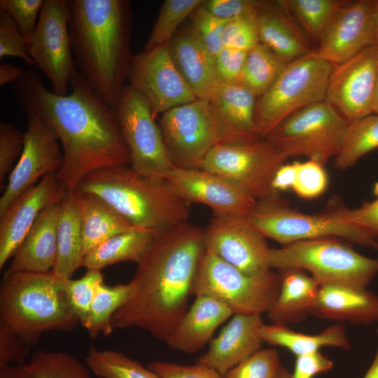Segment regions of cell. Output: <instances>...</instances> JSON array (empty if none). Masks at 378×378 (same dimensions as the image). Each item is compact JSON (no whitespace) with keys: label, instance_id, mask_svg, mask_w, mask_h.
Segmentation results:
<instances>
[{"label":"cell","instance_id":"6da1fadb","mask_svg":"<svg viewBox=\"0 0 378 378\" xmlns=\"http://www.w3.org/2000/svg\"><path fill=\"white\" fill-rule=\"evenodd\" d=\"M69 83L71 92L58 95L46 89L35 71L27 69L13 84V91L27 118L43 121L56 133L63 155L57 176L67 192H74L91 172L130 164V154L115 110L78 71Z\"/></svg>","mask_w":378,"mask_h":378},{"label":"cell","instance_id":"7a4b0ae2","mask_svg":"<svg viewBox=\"0 0 378 378\" xmlns=\"http://www.w3.org/2000/svg\"><path fill=\"white\" fill-rule=\"evenodd\" d=\"M204 229L188 222L156 232L130 281V299L114 314L113 328H139L166 342L187 312L206 251Z\"/></svg>","mask_w":378,"mask_h":378},{"label":"cell","instance_id":"3957f363","mask_svg":"<svg viewBox=\"0 0 378 378\" xmlns=\"http://www.w3.org/2000/svg\"><path fill=\"white\" fill-rule=\"evenodd\" d=\"M70 46L78 72L114 108L132 55L130 11L124 0H66Z\"/></svg>","mask_w":378,"mask_h":378},{"label":"cell","instance_id":"277c9868","mask_svg":"<svg viewBox=\"0 0 378 378\" xmlns=\"http://www.w3.org/2000/svg\"><path fill=\"white\" fill-rule=\"evenodd\" d=\"M76 189L100 197L135 227L154 232L186 223L190 216V204L181 199L166 181L145 177L129 165L106 167L91 172Z\"/></svg>","mask_w":378,"mask_h":378},{"label":"cell","instance_id":"5b68a950","mask_svg":"<svg viewBox=\"0 0 378 378\" xmlns=\"http://www.w3.org/2000/svg\"><path fill=\"white\" fill-rule=\"evenodd\" d=\"M68 281L52 271L4 276L0 286V322L30 346L44 332L73 330L79 321L69 298Z\"/></svg>","mask_w":378,"mask_h":378},{"label":"cell","instance_id":"8992f818","mask_svg":"<svg viewBox=\"0 0 378 378\" xmlns=\"http://www.w3.org/2000/svg\"><path fill=\"white\" fill-rule=\"evenodd\" d=\"M270 269L308 272L319 284L366 288L378 274V258L363 255L340 239L295 241L271 248Z\"/></svg>","mask_w":378,"mask_h":378},{"label":"cell","instance_id":"52a82bcc","mask_svg":"<svg viewBox=\"0 0 378 378\" xmlns=\"http://www.w3.org/2000/svg\"><path fill=\"white\" fill-rule=\"evenodd\" d=\"M333 64L314 50L290 62L272 86L257 99L255 124L260 139H265L293 113L326 101Z\"/></svg>","mask_w":378,"mask_h":378},{"label":"cell","instance_id":"ba28073f","mask_svg":"<svg viewBox=\"0 0 378 378\" xmlns=\"http://www.w3.org/2000/svg\"><path fill=\"white\" fill-rule=\"evenodd\" d=\"M248 219L265 237L283 246L303 240L336 238L378 251V240L368 231L328 212L301 213L290 208L279 195L257 201Z\"/></svg>","mask_w":378,"mask_h":378},{"label":"cell","instance_id":"9c48e42d","mask_svg":"<svg viewBox=\"0 0 378 378\" xmlns=\"http://www.w3.org/2000/svg\"><path fill=\"white\" fill-rule=\"evenodd\" d=\"M280 285L279 272L270 270L260 275H248L206 249L192 295L212 297L227 305L233 314H261L272 306Z\"/></svg>","mask_w":378,"mask_h":378},{"label":"cell","instance_id":"30bf717a","mask_svg":"<svg viewBox=\"0 0 378 378\" xmlns=\"http://www.w3.org/2000/svg\"><path fill=\"white\" fill-rule=\"evenodd\" d=\"M348 121L326 101L289 115L265 139L287 158L305 156L324 165L340 153Z\"/></svg>","mask_w":378,"mask_h":378},{"label":"cell","instance_id":"8fae6325","mask_svg":"<svg viewBox=\"0 0 378 378\" xmlns=\"http://www.w3.org/2000/svg\"><path fill=\"white\" fill-rule=\"evenodd\" d=\"M114 109L130 151V166L145 177L165 181L175 167L148 101L127 85L123 87Z\"/></svg>","mask_w":378,"mask_h":378},{"label":"cell","instance_id":"7c38bea8","mask_svg":"<svg viewBox=\"0 0 378 378\" xmlns=\"http://www.w3.org/2000/svg\"><path fill=\"white\" fill-rule=\"evenodd\" d=\"M287 159L267 139L216 144L201 169L229 179L258 201L279 195L272 188V181Z\"/></svg>","mask_w":378,"mask_h":378},{"label":"cell","instance_id":"4fadbf2b","mask_svg":"<svg viewBox=\"0 0 378 378\" xmlns=\"http://www.w3.org/2000/svg\"><path fill=\"white\" fill-rule=\"evenodd\" d=\"M159 127L175 167L201 169L218 144V132L209 101L197 99L162 113Z\"/></svg>","mask_w":378,"mask_h":378},{"label":"cell","instance_id":"5bb4252c","mask_svg":"<svg viewBox=\"0 0 378 378\" xmlns=\"http://www.w3.org/2000/svg\"><path fill=\"white\" fill-rule=\"evenodd\" d=\"M27 48L49 80L52 92L66 95L68 83L78 71L70 46L66 0H43Z\"/></svg>","mask_w":378,"mask_h":378},{"label":"cell","instance_id":"9a60e30c","mask_svg":"<svg viewBox=\"0 0 378 378\" xmlns=\"http://www.w3.org/2000/svg\"><path fill=\"white\" fill-rule=\"evenodd\" d=\"M204 231L206 249L244 273L258 276L272 270L270 248L248 216L214 214Z\"/></svg>","mask_w":378,"mask_h":378},{"label":"cell","instance_id":"2e32d148","mask_svg":"<svg viewBox=\"0 0 378 378\" xmlns=\"http://www.w3.org/2000/svg\"><path fill=\"white\" fill-rule=\"evenodd\" d=\"M126 77L148 101L154 116L198 99L177 70L169 44L132 55Z\"/></svg>","mask_w":378,"mask_h":378},{"label":"cell","instance_id":"e0dca14e","mask_svg":"<svg viewBox=\"0 0 378 378\" xmlns=\"http://www.w3.org/2000/svg\"><path fill=\"white\" fill-rule=\"evenodd\" d=\"M378 48L370 46L333 65L326 101L351 122L373 113Z\"/></svg>","mask_w":378,"mask_h":378},{"label":"cell","instance_id":"ac0fdd59","mask_svg":"<svg viewBox=\"0 0 378 378\" xmlns=\"http://www.w3.org/2000/svg\"><path fill=\"white\" fill-rule=\"evenodd\" d=\"M27 118L22 153L0 198V216L23 192L36 185L39 178L57 173L62 165L63 155L56 133L43 121Z\"/></svg>","mask_w":378,"mask_h":378},{"label":"cell","instance_id":"d6986e66","mask_svg":"<svg viewBox=\"0 0 378 378\" xmlns=\"http://www.w3.org/2000/svg\"><path fill=\"white\" fill-rule=\"evenodd\" d=\"M166 181L186 203L204 204L214 214L249 216L257 203L229 179L203 169L174 167Z\"/></svg>","mask_w":378,"mask_h":378},{"label":"cell","instance_id":"ffe728a7","mask_svg":"<svg viewBox=\"0 0 378 378\" xmlns=\"http://www.w3.org/2000/svg\"><path fill=\"white\" fill-rule=\"evenodd\" d=\"M373 2L344 1L319 38L316 54L336 65L374 46Z\"/></svg>","mask_w":378,"mask_h":378},{"label":"cell","instance_id":"44dd1931","mask_svg":"<svg viewBox=\"0 0 378 378\" xmlns=\"http://www.w3.org/2000/svg\"><path fill=\"white\" fill-rule=\"evenodd\" d=\"M68 192L59 181L57 173L48 174L23 192L0 216V269L12 258L39 214L62 202Z\"/></svg>","mask_w":378,"mask_h":378},{"label":"cell","instance_id":"7402d4cb","mask_svg":"<svg viewBox=\"0 0 378 378\" xmlns=\"http://www.w3.org/2000/svg\"><path fill=\"white\" fill-rule=\"evenodd\" d=\"M258 97L239 83H221L211 99L217 125L218 144L260 140L255 124Z\"/></svg>","mask_w":378,"mask_h":378},{"label":"cell","instance_id":"603a6c76","mask_svg":"<svg viewBox=\"0 0 378 378\" xmlns=\"http://www.w3.org/2000/svg\"><path fill=\"white\" fill-rule=\"evenodd\" d=\"M264 324L261 314H234L219 335L211 340L209 349L197 360V363L224 376L260 349L264 342L260 330Z\"/></svg>","mask_w":378,"mask_h":378},{"label":"cell","instance_id":"cb8c5ba5","mask_svg":"<svg viewBox=\"0 0 378 378\" xmlns=\"http://www.w3.org/2000/svg\"><path fill=\"white\" fill-rule=\"evenodd\" d=\"M172 59L181 76L198 99L210 101L222 83L215 57L190 27L169 43Z\"/></svg>","mask_w":378,"mask_h":378},{"label":"cell","instance_id":"d4e9b609","mask_svg":"<svg viewBox=\"0 0 378 378\" xmlns=\"http://www.w3.org/2000/svg\"><path fill=\"white\" fill-rule=\"evenodd\" d=\"M259 42L287 62L312 50L309 37L282 1H262L257 13Z\"/></svg>","mask_w":378,"mask_h":378},{"label":"cell","instance_id":"484cf974","mask_svg":"<svg viewBox=\"0 0 378 378\" xmlns=\"http://www.w3.org/2000/svg\"><path fill=\"white\" fill-rule=\"evenodd\" d=\"M61 202L43 209L15 251L4 276L17 272L52 271L57 255V223Z\"/></svg>","mask_w":378,"mask_h":378},{"label":"cell","instance_id":"4316f807","mask_svg":"<svg viewBox=\"0 0 378 378\" xmlns=\"http://www.w3.org/2000/svg\"><path fill=\"white\" fill-rule=\"evenodd\" d=\"M312 315L324 319L370 325L378 322V295L363 287L321 284Z\"/></svg>","mask_w":378,"mask_h":378},{"label":"cell","instance_id":"83f0119b","mask_svg":"<svg viewBox=\"0 0 378 378\" xmlns=\"http://www.w3.org/2000/svg\"><path fill=\"white\" fill-rule=\"evenodd\" d=\"M233 314L219 300L207 295H197L192 304L165 342L172 349L193 354L201 350L215 330Z\"/></svg>","mask_w":378,"mask_h":378},{"label":"cell","instance_id":"f1b7e54d","mask_svg":"<svg viewBox=\"0 0 378 378\" xmlns=\"http://www.w3.org/2000/svg\"><path fill=\"white\" fill-rule=\"evenodd\" d=\"M279 272V292L267 313L273 324L288 326L312 315L320 284L303 270Z\"/></svg>","mask_w":378,"mask_h":378},{"label":"cell","instance_id":"f546056e","mask_svg":"<svg viewBox=\"0 0 378 378\" xmlns=\"http://www.w3.org/2000/svg\"><path fill=\"white\" fill-rule=\"evenodd\" d=\"M74 195L79 212L84 255L110 237L136 228L100 197L78 189Z\"/></svg>","mask_w":378,"mask_h":378},{"label":"cell","instance_id":"4dcf8cb0","mask_svg":"<svg viewBox=\"0 0 378 378\" xmlns=\"http://www.w3.org/2000/svg\"><path fill=\"white\" fill-rule=\"evenodd\" d=\"M57 255L52 271L70 279L83 266L84 253L79 212L74 192L61 202L57 223Z\"/></svg>","mask_w":378,"mask_h":378},{"label":"cell","instance_id":"1f68e13d","mask_svg":"<svg viewBox=\"0 0 378 378\" xmlns=\"http://www.w3.org/2000/svg\"><path fill=\"white\" fill-rule=\"evenodd\" d=\"M260 335L264 342L284 347L295 356L317 352L326 346L345 350L350 348L349 340L341 324L329 326L316 335L295 332L286 326L264 324Z\"/></svg>","mask_w":378,"mask_h":378},{"label":"cell","instance_id":"d6a6232c","mask_svg":"<svg viewBox=\"0 0 378 378\" xmlns=\"http://www.w3.org/2000/svg\"><path fill=\"white\" fill-rule=\"evenodd\" d=\"M155 233L134 228L113 236L84 255L83 267L101 270L125 261L138 264L150 247Z\"/></svg>","mask_w":378,"mask_h":378},{"label":"cell","instance_id":"836d02e7","mask_svg":"<svg viewBox=\"0 0 378 378\" xmlns=\"http://www.w3.org/2000/svg\"><path fill=\"white\" fill-rule=\"evenodd\" d=\"M288 63L259 43L248 51L239 83L259 97L272 86Z\"/></svg>","mask_w":378,"mask_h":378},{"label":"cell","instance_id":"e575fe53","mask_svg":"<svg viewBox=\"0 0 378 378\" xmlns=\"http://www.w3.org/2000/svg\"><path fill=\"white\" fill-rule=\"evenodd\" d=\"M132 286L125 284H98L87 321L83 326L91 337L99 334L108 336L113 331L111 319L114 314L130 299Z\"/></svg>","mask_w":378,"mask_h":378},{"label":"cell","instance_id":"d590c367","mask_svg":"<svg viewBox=\"0 0 378 378\" xmlns=\"http://www.w3.org/2000/svg\"><path fill=\"white\" fill-rule=\"evenodd\" d=\"M378 148V113H372L349 123L335 167L345 170L354 167L365 155Z\"/></svg>","mask_w":378,"mask_h":378},{"label":"cell","instance_id":"8d00e7d4","mask_svg":"<svg viewBox=\"0 0 378 378\" xmlns=\"http://www.w3.org/2000/svg\"><path fill=\"white\" fill-rule=\"evenodd\" d=\"M85 363L99 378H160L147 366L120 351L100 350L94 346L88 350Z\"/></svg>","mask_w":378,"mask_h":378},{"label":"cell","instance_id":"74e56055","mask_svg":"<svg viewBox=\"0 0 378 378\" xmlns=\"http://www.w3.org/2000/svg\"><path fill=\"white\" fill-rule=\"evenodd\" d=\"M24 367L34 378H92L86 365L64 351H37Z\"/></svg>","mask_w":378,"mask_h":378},{"label":"cell","instance_id":"f35d334b","mask_svg":"<svg viewBox=\"0 0 378 378\" xmlns=\"http://www.w3.org/2000/svg\"><path fill=\"white\" fill-rule=\"evenodd\" d=\"M284 6L309 38L319 40L342 0H284Z\"/></svg>","mask_w":378,"mask_h":378},{"label":"cell","instance_id":"ab89813d","mask_svg":"<svg viewBox=\"0 0 378 378\" xmlns=\"http://www.w3.org/2000/svg\"><path fill=\"white\" fill-rule=\"evenodd\" d=\"M203 2L201 0H166L142 52L169 44L177 27Z\"/></svg>","mask_w":378,"mask_h":378},{"label":"cell","instance_id":"60d3db41","mask_svg":"<svg viewBox=\"0 0 378 378\" xmlns=\"http://www.w3.org/2000/svg\"><path fill=\"white\" fill-rule=\"evenodd\" d=\"M281 368L276 349H260L230 370L223 378H276Z\"/></svg>","mask_w":378,"mask_h":378},{"label":"cell","instance_id":"b9f144b4","mask_svg":"<svg viewBox=\"0 0 378 378\" xmlns=\"http://www.w3.org/2000/svg\"><path fill=\"white\" fill-rule=\"evenodd\" d=\"M104 281L100 270L87 269L85 274L78 279H69L68 294L71 305L79 321L84 326L94 297L97 286Z\"/></svg>","mask_w":378,"mask_h":378},{"label":"cell","instance_id":"7bdbcfd3","mask_svg":"<svg viewBox=\"0 0 378 378\" xmlns=\"http://www.w3.org/2000/svg\"><path fill=\"white\" fill-rule=\"evenodd\" d=\"M296 173L292 190L304 199H314L321 195L328 186V176L324 165L308 160L295 162Z\"/></svg>","mask_w":378,"mask_h":378},{"label":"cell","instance_id":"ee69618b","mask_svg":"<svg viewBox=\"0 0 378 378\" xmlns=\"http://www.w3.org/2000/svg\"><path fill=\"white\" fill-rule=\"evenodd\" d=\"M191 16L192 19L191 27L209 52L216 57L223 47V34L230 20L215 16L202 4L195 10Z\"/></svg>","mask_w":378,"mask_h":378},{"label":"cell","instance_id":"f6af8a7d","mask_svg":"<svg viewBox=\"0 0 378 378\" xmlns=\"http://www.w3.org/2000/svg\"><path fill=\"white\" fill-rule=\"evenodd\" d=\"M223 46L249 51L259 43L257 14L230 20L223 34Z\"/></svg>","mask_w":378,"mask_h":378},{"label":"cell","instance_id":"bcb514c9","mask_svg":"<svg viewBox=\"0 0 378 378\" xmlns=\"http://www.w3.org/2000/svg\"><path fill=\"white\" fill-rule=\"evenodd\" d=\"M43 0H0V10L8 13L27 45L36 29Z\"/></svg>","mask_w":378,"mask_h":378},{"label":"cell","instance_id":"7dc6e473","mask_svg":"<svg viewBox=\"0 0 378 378\" xmlns=\"http://www.w3.org/2000/svg\"><path fill=\"white\" fill-rule=\"evenodd\" d=\"M16 57L35 65L28 52L27 43L11 16L0 10V58Z\"/></svg>","mask_w":378,"mask_h":378},{"label":"cell","instance_id":"c3c4849f","mask_svg":"<svg viewBox=\"0 0 378 378\" xmlns=\"http://www.w3.org/2000/svg\"><path fill=\"white\" fill-rule=\"evenodd\" d=\"M24 146V133L13 125L0 122V186L6 175L12 171L15 159L20 155Z\"/></svg>","mask_w":378,"mask_h":378},{"label":"cell","instance_id":"681fc988","mask_svg":"<svg viewBox=\"0 0 378 378\" xmlns=\"http://www.w3.org/2000/svg\"><path fill=\"white\" fill-rule=\"evenodd\" d=\"M29 356L30 346L10 328L0 322V368L13 363L24 365Z\"/></svg>","mask_w":378,"mask_h":378},{"label":"cell","instance_id":"f907efd6","mask_svg":"<svg viewBox=\"0 0 378 378\" xmlns=\"http://www.w3.org/2000/svg\"><path fill=\"white\" fill-rule=\"evenodd\" d=\"M344 220L353 223L378 237V201L364 202L360 206L349 209L334 207L326 211Z\"/></svg>","mask_w":378,"mask_h":378},{"label":"cell","instance_id":"816d5d0a","mask_svg":"<svg viewBox=\"0 0 378 378\" xmlns=\"http://www.w3.org/2000/svg\"><path fill=\"white\" fill-rule=\"evenodd\" d=\"M146 366L160 378H223L214 370L199 363L186 365L172 362L153 361Z\"/></svg>","mask_w":378,"mask_h":378},{"label":"cell","instance_id":"f5cc1de1","mask_svg":"<svg viewBox=\"0 0 378 378\" xmlns=\"http://www.w3.org/2000/svg\"><path fill=\"white\" fill-rule=\"evenodd\" d=\"M248 51L227 47L215 57L218 77L222 83H239L246 59Z\"/></svg>","mask_w":378,"mask_h":378},{"label":"cell","instance_id":"db71d44e","mask_svg":"<svg viewBox=\"0 0 378 378\" xmlns=\"http://www.w3.org/2000/svg\"><path fill=\"white\" fill-rule=\"evenodd\" d=\"M261 4L253 0H209L202 4L215 16L232 20L257 14Z\"/></svg>","mask_w":378,"mask_h":378},{"label":"cell","instance_id":"11a10c76","mask_svg":"<svg viewBox=\"0 0 378 378\" xmlns=\"http://www.w3.org/2000/svg\"><path fill=\"white\" fill-rule=\"evenodd\" d=\"M333 362L320 351L296 356L294 370L289 378H313L330 371Z\"/></svg>","mask_w":378,"mask_h":378},{"label":"cell","instance_id":"9f6ffc18","mask_svg":"<svg viewBox=\"0 0 378 378\" xmlns=\"http://www.w3.org/2000/svg\"><path fill=\"white\" fill-rule=\"evenodd\" d=\"M296 173L295 162L292 164H283L276 171L273 181L272 188L278 193L280 191L292 189Z\"/></svg>","mask_w":378,"mask_h":378},{"label":"cell","instance_id":"6f0895ef","mask_svg":"<svg viewBox=\"0 0 378 378\" xmlns=\"http://www.w3.org/2000/svg\"><path fill=\"white\" fill-rule=\"evenodd\" d=\"M25 70L11 64H0V85L15 83L24 74Z\"/></svg>","mask_w":378,"mask_h":378},{"label":"cell","instance_id":"680465c9","mask_svg":"<svg viewBox=\"0 0 378 378\" xmlns=\"http://www.w3.org/2000/svg\"><path fill=\"white\" fill-rule=\"evenodd\" d=\"M0 378H34L24 365H8L0 368Z\"/></svg>","mask_w":378,"mask_h":378},{"label":"cell","instance_id":"91938a15","mask_svg":"<svg viewBox=\"0 0 378 378\" xmlns=\"http://www.w3.org/2000/svg\"><path fill=\"white\" fill-rule=\"evenodd\" d=\"M372 22L374 29V46L378 48V0H374L373 2Z\"/></svg>","mask_w":378,"mask_h":378},{"label":"cell","instance_id":"94428289","mask_svg":"<svg viewBox=\"0 0 378 378\" xmlns=\"http://www.w3.org/2000/svg\"><path fill=\"white\" fill-rule=\"evenodd\" d=\"M377 334L378 338V328ZM363 378H378V346L374 359Z\"/></svg>","mask_w":378,"mask_h":378},{"label":"cell","instance_id":"6125c7cd","mask_svg":"<svg viewBox=\"0 0 378 378\" xmlns=\"http://www.w3.org/2000/svg\"><path fill=\"white\" fill-rule=\"evenodd\" d=\"M373 113H378V69L376 81L375 94L373 105Z\"/></svg>","mask_w":378,"mask_h":378},{"label":"cell","instance_id":"be15d7a7","mask_svg":"<svg viewBox=\"0 0 378 378\" xmlns=\"http://www.w3.org/2000/svg\"><path fill=\"white\" fill-rule=\"evenodd\" d=\"M290 374L286 368L281 366L276 378H289Z\"/></svg>","mask_w":378,"mask_h":378},{"label":"cell","instance_id":"e7e4bbea","mask_svg":"<svg viewBox=\"0 0 378 378\" xmlns=\"http://www.w3.org/2000/svg\"><path fill=\"white\" fill-rule=\"evenodd\" d=\"M373 192H374V196L376 197L375 200L378 201V182H377L374 185Z\"/></svg>","mask_w":378,"mask_h":378}]
</instances>
